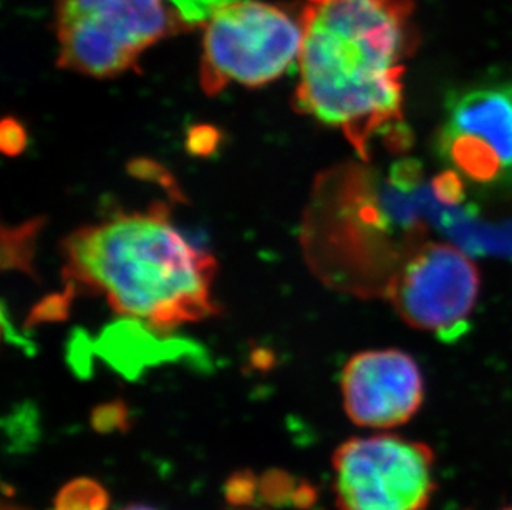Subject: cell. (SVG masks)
Instances as JSON below:
<instances>
[{
	"label": "cell",
	"instance_id": "6da1fadb",
	"mask_svg": "<svg viewBox=\"0 0 512 510\" xmlns=\"http://www.w3.org/2000/svg\"><path fill=\"white\" fill-rule=\"evenodd\" d=\"M413 0H305L295 106L342 131L360 158L410 145L405 60L416 49Z\"/></svg>",
	"mask_w": 512,
	"mask_h": 510
},
{
	"label": "cell",
	"instance_id": "7a4b0ae2",
	"mask_svg": "<svg viewBox=\"0 0 512 510\" xmlns=\"http://www.w3.org/2000/svg\"><path fill=\"white\" fill-rule=\"evenodd\" d=\"M68 284L103 295L125 317L160 330L213 317L216 260L189 242L163 206L118 212L63 244Z\"/></svg>",
	"mask_w": 512,
	"mask_h": 510
},
{
	"label": "cell",
	"instance_id": "3957f363",
	"mask_svg": "<svg viewBox=\"0 0 512 510\" xmlns=\"http://www.w3.org/2000/svg\"><path fill=\"white\" fill-rule=\"evenodd\" d=\"M375 174L348 164L322 174L305 211L302 246L320 279L357 295H385L420 244L397 241Z\"/></svg>",
	"mask_w": 512,
	"mask_h": 510
},
{
	"label": "cell",
	"instance_id": "277c9868",
	"mask_svg": "<svg viewBox=\"0 0 512 510\" xmlns=\"http://www.w3.org/2000/svg\"><path fill=\"white\" fill-rule=\"evenodd\" d=\"M57 65L88 77L138 70L141 53L191 30L168 0H55Z\"/></svg>",
	"mask_w": 512,
	"mask_h": 510
},
{
	"label": "cell",
	"instance_id": "5b68a950",
	"mask_svg": "<svg viewBox=\"0 0 512 510\" xmlns=\"http://www.w3.org/2000/svg\"><path fill=\"white\" fill-rule=\"evenodd\" d=\"M302 45V25L277 5L244 0L206 24L199 83L216 97L231 83L264 87L282 77Z\"/></svg>",
	"mask_w": 512,
	"mask_h": 510
},
{
	"label": "cell",
	"instance_id": "8992f818",
	"mask_svg": "<svg viewBox=\"0 0 512 510\" xmlns=\"http://www.w3.org/2000/svg\"><path fill=\"white\" fill-rule=\"evenodd\" d=\"M435 151L459 183L512 193V83L481 80L446 95Z\"/></svg>",
	"mask_w": 512,
	"mask_h": 510
},
{
	"label": "cell",
	"instance_id": "52a82bcc",
	"mask_svg": "<svg viewBox=\"0 0 512 510\" xmlns=\"http://www.w3.org/2000/svg\"><path fill=\"white\" fill-rule=\"evenodd\" d=\"M332 466L340 510H426L438 487L433 449L397 434L348 439Z\"/></svg>",
	"mask_w": 512,
	"mask_h": 510
},
{
	"label": "cell",
	"instance_id": "ba28073f",
	"mask_svg": "<svg viewBox=\"0 0 512 510\" xmlns=\"http://www.w3.org/2000/svg\"><path fill=\"white\" fill-rule=\"evenodd\" d=\"M481 289L478 265L446 242H421L398 267L385 297L398 317L453 342L466 328Z\"/></svg>",
	"mask_w": 512,
	"mask_h": 510
},
{
	"label": "cell",
	"instance_id": "9c48e42d",
	"mask_svg": "<svg viewBox=\"0 0 512 510\" xmlns=\"http://www.w3.org/2000/svg\"><path fill=\"white\" fill-rule=\"evenodd\" d=\"M343 408L362 428H397L425 403V380L415 358L387 348L357 353L342 371Z\"/></svg>",
	"mask_w": 512,
	"mask_h": 510
},
{
	"label": "cell",
	"instance_id": "30bf717a",
	"mask_svg": "<svg viewBox=\"0 0 512 510\" xmlns=\"http://www.w3.org/2000/svg\"><path fill=\"white\" fill-rule=\"evenodd\" d=\"M262 501L274 507L294 506L309 509L317 501V489L310 482L295 481L289 472L271 469L259 482Z\"/></svg>",
	"mask_w": 512,
	"mask_h": 510
},
{
	"label": "cell",
	"instance_id": "8fae6325",
	"mask_svg": "<svg viewBox=\"0 0 512 510\" xmlns=\"http://www.w3.org/2000/svg\"><path fill=\"white\" fill-rule=\"evenodd\" d=\"M110 497L105 487L93 479H75L60 489L54 510H107Z\"/></svg>",
	"mask_w": 512,
	"mask_h": 510
},
{
	"label": "cell",
	"instance_id": "7c38bea8",
	"mask_svg": "<svg viewBox=\"0 0 512 510\" xmlns=\"http://www.w3.org/2000/svg\"><path fill=\"white\" fill-rule=\"evenodd\" d=\"M239 2V0H168V4L178 12L179 17L189 29L198 25L208 24L214 15L224 7Z\"/></svg>",
	"mask_w": 512,
	"mask_h": 510
},
{
	"label": "cell",
	"instance_id": "4fadbf2b",
	"mask_svg": "<svg viewBox=\"0 0 512 510\" xmlns=\"http://www.w3.org/2000/svg\"><path fill=\"white\" fill-rule=\"evenodd\" d=\"M257 481L251 471L232 474L226 482V499L236 506H247L256 496Z\"/></svg>",
	"mask_w": 512,
	"mask_h": 510
},
{
	"label": "cell",
	"instance_id": "5bb4252c",
	"mask_svg": "<svg viewBox=\"0 0 512 510\" xmlns=\"http://www.w3.org/2000/svg\"><path fill=\"white\" fill-rule=\"evenodd\" d=\"M125 413L121 411L120 406H107V408L100 409L93 418L95 428L102 429V431H110V429L121 428L125 426Z\"/></svg>",
	"mask_w": 512,
	"mask_h": 510
},
{
	"label": "cell",
	"instance_id": "9a60e30c",
	"mask_svg": "<svg viewBox=\"0 0 512 510\" xmlns=\"http://www.w3.org/2000/svg\"><path fill=\"white\" fill-rule=\"evenodd\" d=\"M123 510H156L153 509V507H146V506H130L126 507V509Z\"/></svg>",
	"mask_w": 512,
	"mask_h": 510
},
{
	"label": "cell",
	"instance_id": "2e32d148",
	"mask_svg": "<svg viewBox=\"0 0 512 510\" xmlns=\"http://www.w3.org/2000/svg\"><path fill=\"white\" fill-rule=\"evenodd\" d=\"M2 510H24V509H20V507H17V506H9V504H5L4 509H2Z\"/></svg>",
	"mask_w": 512,
	"mask_h": 510
},
{
	"label": "cell",
	"instance_id": "e0dca14e",
	"mask_svg": "<svg viewBox=\"0 0 512 510\" xmlns=\"http://www.w3.org/2000/svg\"><path fill=\"white\" fill-rule=\"evenodd\" d=\"M503 510H512V507H508V509H503Z\"/></svg>",
	"mask_w": 512,
	"mask_h": 510
}]
</instances>
